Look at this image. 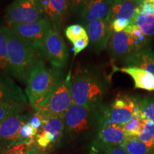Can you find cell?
Here are the masks:
<instances>
[{
  "label": "cell",
  "mask_w": 154,
  "mask_h": 154,
  "mask_svg": "<svg viewBox=\"0 0 154 154\" xmlns=\"http://www.w3.org/2000/svg\"><path fill=\"white\" fill-rule=\"evenodd\" d=\"M150 2H151V4H152V5H153V7H154V0H150Z\"/></svg>",
  "instance_id": "74e56055"
},
{
  "label": "cell",
  "mask_w": 154,
  "mask_h": 154,
  "mask_svg": "<svg viewBox=\"0 0 154 154\" xmlns=\"http://www.w3.org/2000/svg\"><path fill=\"white\" fill-rule=\"evenodd\" d=\"M29 114L21 113L7 119L0 124V145L7 151L22 144L19 138L22 126L29 121Z\"/></svg>",
  "instance_id": "30bf717a"
},
{
  "label": "cell",
  "mask_w": 154,
  "mask_h": 154,
  "mask_svg": "<svg viewBox=\"0 0 154 154\" xmlns=\"http://www.w3.org/2000/svg\"><path fill=\"white\" fill-rule=\"evenodd\" d=\"M98 136L102 144L109 146H120L128 137L122 126L118 124L102 126Z\"/></svg>",
  "instance_id": "e0dca14e"
},
{
  "label": "cell",
  "mask_w": 154,
  "mask_h": 154,
  "mask_svg": "<svg viewBox=\"0 0 154 154\" xmlns=\"http://www.w3.org/2000/svg\"><path fill=\"white\" fill-rule=\"evenodd\" d=\"M139 106L145 119L154 123V98L146 97L140 100Z\"/></svg>",
  "instance_id": "f1b7e54d"
},
{
  "label": "cell",
  "mask_w": 154,
  "mask_h": 154,
  "mask_svg": "<svg viewBox=\"0 0 154 154\" xmlns=\"http://www.w3.org/2000/svg\"><path fill=\"white\" fill-rule=\"evenodd\" d=\"M0 69L5 72H9L8 44L5 26H0Z\"/></svg>",
  "instance_id": "d4e9b609"
},
{
  "label": "cell",
  "mask_w": 154,
  "mask_h": 154,
  "mask_svg": "<svg viewBox=\"0 0 154 154\" xmlns=\"http://www.w3.org/2000/svg\"><path fill=\"white\" fill-rule=\"evenodd\" d=\"M6 101H17L26 104L27 100L18 86H0V103Z\"/></svg>",
  "instance_id": "ffe728a7"
},
{
  "label": "cell",
  "mask_w": 154,
  "mask_h": 154,
  "mask_svg": "<svg viewBox=\"0 0 154 154\" xmlns=\"http://www.w3.org/2000/svg\"><path fill=\"white\" fill-rule=\"evenodd\" d=\"M7 154H23L21 153H19V152H16V151H9L7 152Z\"/></svg>",
  "instance_id": "8d00e7d4"
},
{
  "label": "cell",
  "mask_w": 154,
  "mask_h": 154,
  "mask_svg": "<svg viewBox=\"0 0 154 154\" xmlns=\"http://www.w3.org/2000/svg\"><path fill=\"white\" fill-rule=\"evenodd\" d=\"M120 146L129 154H151L153 151L136 136H128Z\"/></svg>",
  "instance_id": "44dd1931"
},
{
  "label": "cell",
  "mask_w": 154,
  "mask_h": 154,
  "mask_svg": "<svg viewBox=\"0 0 154 154\" xmlns=\"http://www.w3.org/2000/svg\"><path fill=\"white\" fill-rule=\"evenodd\" d=\"M139 102L134 96L120 94L109 106L99 113L102 126L118 124L123 126L128 122L140 110Z\"/></svg>",
  "instance_id": "5b68a950"
},
{
  "label": "cell",
  "mask_w": 154,
  "mask_h": 154,
  "mask_svg": "<svg viewBox=\"0 0 154 154\" xmlns=\"http://www.w3.org/2000/svg\"><path fill=\"white\" fill-rule=\"evenodd\" d=\"M44 16L59 29L66 20L71 0H39Z\"/></svg>",
  "instance_id": "5bb4252c"
},
{
  "label": "cell",
  "mask_w": 154,
  "mask_h": 154,
  "mask_svg": "<svg viewBox=\"0 0 154 154\" xmlns=\"http://www.w3.org/2000/svg\"><path fill=\"white\" fill-rule=\"evenodd\" d=\"M65 35L72 43L80 38L88 37V34L85 27L80 24H72L65 29Z\"/></svg>",
  "instance_id": "83f0119b"
},
{
  "label": "cell",
  "mask_w": 154,
  "mask_h": 154,
  "mask_svg": "<svg viewBox=\"0 0 154 154\" xmlns=\"http://www.w3.org/2000/svg\"><path fill=\"white\" fill-rule=\"evenodd\" d=\"M124 62L127 66L138 67L154 76V52L149 46L136 51Z\"/></svg>",
  "instance_id": "2e32d148"
},
{
  "label": "cell",
  "mask_w": 154,
  "mask_h": 154,
  "mask_svg": "<svg viewBox=\"0 0 154 154\" xmlns=\"http://www.w3.org/2000/svg\"><path fill=\"white\" fill-rule=\"evenodd\" d=\"M63 76L61 69H49L44 59L39 61L29 78L26 88V96L35 112L47 103Z\"/></svg>",
  "instance_id": "3957f363"
},
{
  "label": "cell",
  "mask_w": 154,
  "mask_h": 154,
  "mask_svg": "<svg viewBox=\"0 0 154 154\" xmlns=\"http://www.w3.org/2000/svg\"><path fill=\"white\" fill-rule=\"evenodd\" d=\"M145 121V117L139 110L128 122L123 125L122 127L127 136L137 137L143 131Z\"/></svg>",
  "instance_id": "7402d4cb"
},
{
  "label": "cell",
  "mask_w": 154,
  "mask_h": 154,
  "mask_svg": "<svg viewBox=\"0 0 154 154\" xmlns=\"http://www.w3.org/2000/svg\"><path fill=\"white\" fill-rule=\"evenodd\" d=\"M64 136L72 140H84L96 128H101L99 113L82 106L73 104L64 114Z\"/></svg>",
  "instance_id": "277c9868"
},
{
  "label": "cell",
  "mask_w": 154,
  "mask_h": 154,
  "mask_svg": "<svg viewBox=\"0 0 154 154\" xmlns=\"http://www.w3.org/2000/svg\"><path fill=\"white\" fill-rule=\"evenodd\" d=\"M51 26L52 24L47 18L29 24L8 23L9 28L29 42L43 59H45L44 41Z\"/></svg>",
  "instance_id": "8992f818"
},
{
  "label": "cell",
  "mask_w": 154,
  "mask_h": 154,
  "mask_svg": "<svg viewBox=\"0 0 154 154\" xmlns=\"http://www.w3.org/2000/svg\"><path fill=\"white\" fill-rule=\"evenodd\" d=\"M85 29L94 49L101 51L107 47L113 33L109 19H95L86 24Z\"/></svg>",
  "instance_id": "8fae6325"
},
{
  "label": "cell",
  "mask_w": 154,
  "mask_h": 154,
  "mask_svg": "<svg viewBox=\"0 0 154 154\" xmlns=\"http://www.w3.org/2000/svg\"><path fill=\"white\" fill-rule=\"evenodd\" d=\"M0 154H7V151L2 147L1 145H0Z\"/></svg>",
  "instance_id": "e575fe53"
},
{
  "label": "cell",
  "mask_w": 154,
  "mask_h": 154,
  "mask_svg": "<svg viewBox=\"0 0 154 154\" xmlns=\"http://www.w3.org/2000/svg\"><path fill=\"white\" fill-rule=\"evenodd\" d=\"M71 76L72 75L69 74L63 77L49 100L37 111L38 113L47 118L54 116H64L69 108L74 104L71 91Z\"/></svg>",
  "instance_id": "52a82bcc"
},
{
  "label": "cell",
  "mask_w": 154,
  "mask_h": 154,
  "mask_svg": "<svg viewBox=\"0 0 154 154\" xmlns=\"http://www.w3.org/2000/svg\"><path fill=\"white\" fill-rule=\"evenodd\" d=\"M126 1H131V2H134L138 4V5H140V3L141 2L142 0H126Z\"/></svg>",
  "instance_id": "d590c367"
},
{
  "label": "cell",
  "mask_w": 154,
  "mask_h": 154,
  "mask_svg": "<svg viewBox=\"0 0 154 154\" xmlns=\"http://www.w3.org/2000/svg\"><path fill=\"white\" fill-rule=\"evenodd\" d=\"M134 24H136L142 33L148 38L154 36V15L138 13Z\"/></svg>",
  "instance_id": "cb8c5ba5"
},
{
  "label": "cell",
  "mask_w": 154,
  "mask_h": 154,
  "mask_svg": "<svg viewBox=\"0 0 154 154\" xmlns=\"http://www.w3.org/2000/svg\"><path fill=\"white\" fill-rule=\"evenodd\" d=\"M104 154H129L120 146L103 145Z\"/></svg>",
  "instance_id": "1f68e13d"
},
{
  "label": "cell",
  "mask_w": 154,
  "mask_h": 154,
  "mask_svg": "<svg viewBox=\"0 0 154 154\" xmlns=\"http://www.w3.org/2000/svg\"><path fill=\"white\" fill-rule=\"evenodd\" d=\"M41 130H44L53 136L54 148L59 146L64 137V116H54L47 118V122Z\"/></svg>",
  "instance_id": "d6986e66"
},
{
  "label": "cell",
  "mask_w": 154,
  "mask_h": 154,
  "mask_svg": "<svg viewBox=\"0 0 154 154\" xmlns=\"http://www.w3.org/2000/svg\"><path fill=\"white\" fill-rule=\"evenodd\" d=\"M137 137L150 149H154V123L153 121L146 119L143 131Z\"/></svg>",
  "instance_id": "4316f807"
},
{
  "label": "cell",
  "mask_w": 154,
  "mask_h": 154,
  "mask_svg": "<svg viewBox=\"0 0 154 154\" xmlns=\"http://www.w3.org/2000/svg\"><path fill=\"white\" fill-rule=\"evenodd\" d=\"M8 44L9 72L19 82L26 84L41 59L31 44L5 26Z\"/></svg>",
  "instance_id": "7a4b0ae2"
},
{
  "label": "cell",
  "mask_w": 154,
  "mask_h": 154,
  "mask_svg": "<svg viewBox=\"0 0 154 154\" xmlns=\"http://www.w3.org/2000/svg\"><path fill=\"white\" fill-rule=\"evenodd\" d=\"M110 23L113 32H123L127 26L131 25V23L125 19H116Z\"/></svg>",
  "instance_id": "f546056e"
},
{
  "label": "cell",
  "mask_w": 154,
  "mask_h": 154,
  "mask_svg": "<svg viewBox=\"0 0 154 154\" xmlns=\"http://www.w3.org/2000/svg\"><path fill=\"white\" fill-rule=\"evenodd\" d=\"M120 71L132 77L136 88L154 91V76L151 73L135 66L123 67Z\"/></svg>",
  "instance_id": "ac0fdd59"
},
{
  "label": "cell",
  "mask_w": 154,
  "mask_h": 154,
  "mask_svg": "<svg viewBox=\"0 0 154 154\" xmlns=\"http://www.w3.org/2000/svg\"><path fill=\"white\" fill-rule=\"evenodd\" d=\"M151 154H154V149L153 150V151H152V153Z\"/></svg>",
  "instance_id": "f35d334b"
},
{
  "label": "cell",
  "mask_w": 154,
  "mask_h": 154,
  "mask_svg": "<svg viewBox=\"0 0 154 154\" xmlns=\"http://www.w3.org/2000/svg\"><path fill=\"white\" fill-rule=\"evenodd\" d=\"M88 44H89V38H88V36L86 38H80V39L76 40V42H74L73 43V45H74V57H76L79 53H80L83 50L85 49L88 47Z\"/></svg>",
  "instance_id": "4dcf8cb0"
},
{
  "label": "cell",
  "mask_w": 154,
  "mask_h": 154,
  "mask_svg": "<svg viewBox=\"0 0 154 154\" xmlns=\"http://www.w3.org/2000/svg\"><path fill=\"white\" fill-rule=\"evenodd\" d=\"M26 154H47V153L44 150L40 149L36 145H34L30 148Z\"/></svg>",
  "instance_id": "836d02e7"
},
{
  "label": "cell",
  "mask_w": 154,
  "mask_h": 154,
  "mask_svg": "<svg viewBox=\"0 0 154 154\" xmlns=\"http://www.w3.org/2000/svg\"><path fill=\"white\" fill-rule=\"evenodd\" d=\"M24 103L17 101H6L0 103V124L12 116L24 113Z\"/></svg>",
  "instance_id": "603a6c76"
},
{
  "label": "cell",
  "mask_w": 154,
  "mask_h": 154,
  "mask_svg": "<svg viewBox=\"0 0 154 154\" xmlns=\"http://www.w3.org/2000/svg\"><path fill=\"white\" fill-rule=\"evenodd\" d=\"M45 59L54 68L61 69L66 66L68 61V49L59 29L52 24L44 41Z\"/></svg>",
  "instance_id": "9c48e42d"
},
{
  "label": "cell",
  "mask_w": 154,
  "mask_h": 154,
  "mask_svg": "<svg viewBox=\"0 0 154 154\" xmlns=\"http://www.w3.org/2000/svg\"><path fill=\"white\" fill-rule=\"evenodd\" d=\"M138 13V4L126 0H113L108 19L111 22L116 19H125L131 24H134Z\"/></svg>",
  "instance_id": "9a60e30c"
},
{
  "label": "cell",
  "mask_w": 154,
  "mask_h": 154,
  "mask_svg": "<svg viewBox=\"0 0 154 154\" xmlns=\"http://www.w3.org/2000/svg\"><path fill=\"white\" fill-rule=\"evenodd\" d=\"M74 104L96 110L107 91V84L99 73L85 67H77L71 76Z\"/></svg>",
  "instance_id": "6da1fadb"
},
{
  "label": "cell",
  "mask_w": 154,
  "mask_h": 154,
  "mask_svg": "<svg viewBox=\"0 0 154 154\" xmlns=\"http://www.w3.org/2000/svg\"><path fill=\"white\" fill-rule=\"evenodd\" d=\"M124 32L129 34L132 38H134L136 47L138 50L147 47L149 44V38L146 36L142 33L140 29L136 24H131L125 29Z\"/></svg>",
  "instance_id": "484cf974"
},
{
  "label": "cell",
  "mask_w": 154,
  "mask_h": 154,
  "mask_svg": "<svg viewBox=\"0 0 154 154\" xmlns=\"http://www.w3.org/2000/svg\"><path fill=\"white\" fill-rule=\"evenodd\" d=\"M46 18L39 0H14L6 9L7 23L29 24Z\"/></svg>",
  "instance_id": "ba28073f"
},
{
  "label": "cell",
  "mask_w": 154,
  "mask_h": 154,
  "mask_svg": "<svg viewBox=\"0 0 154 154\" xmlns=\"http://www.w3.org/2000/svg\"><path fill=\"white\" fill-rule=\"evenodd\" d=\"M112 57L126 61L133 54L138 51L132 36L127 32H113L109 43Z\"/></svg>",
  "instance_id": "7c38bea8"
},
{
  "label": "cell",
  "mask_w": 154,
  "mask_h": 154,
  "mask_svg": "<svg viewBox=\"0 0 154 154\" xmlns=\"http://www.w3.org/2000/svg\"><path fill=\"white\" fill-rule=\"evenodd\" d=\"M113 3V0H86L81 7V22L85 26L95 19H108Z\"/></svg>",
  "instance_id": "4fadbf2b"
},
{
  "label": "cell",
  "mask_w": 154,
  "mask_h": 154,
  "mask_svg": "<svg viewBox=\"0 0 154 154\" xmlns=\"http://www.w3.org/2000/svg\"><path fill=\"white\" fill-rule=\"evenodd\" d=\"M13 85H15V84L10 78L0 73V86H9Z\"/></svg>",
  "instance_id": "d6a6232c"
}]
</instances>
